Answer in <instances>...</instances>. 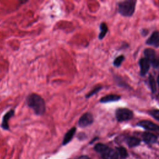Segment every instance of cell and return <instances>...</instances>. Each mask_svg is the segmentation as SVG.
<instances>
[{
  "label": "cell",
  "instance_id": "cell-19",
  "mask_svg": "<svg viewBox=\"0 0 159 159\" xmlns=\"http://www.w3.org/2000/svg\"><path fill=\"white\" fill-rule=\"evenodd\" d=\"M124 58H125V57L124 55H120V56H118L117 57H116L113 61L114 66H115L116 67L120 66L121 63H122V61L124 60Z\"/></svg>",
  "mask_w": 159,
  "mask_h": 159
},
{
  "label": "cell",
  "instance_id": "cell-24",
  "mask_svg": "<svg viewBox=\"0 0 159 159\" xmlns=\"http://www.w3.org/2000/svg\"><path fill=\"white\" fill-rule=\"evenodd\" d=\"M83 159H89L88 157H84Z\"/></svg>",
  "mask_w": 159,
  "mask_h": 159
},
{
  "label": "cell",
  "instance_id": "cell-7",
  "mask_svg": "<svg viewBox=\"0 0 159 159\" xmlns=\"http://www.w3.org/2000/svg\"><path fill=\"white\" fill-rule=\"evenodd\" d=\"M146 43L148 45H152L155 47H159V31H154L148 38Z\"/></svg>",
  "mask_w": 159,
  "mask_h": 159
},
{
  "label": "cell",
  "instance_id": "cell-6",
  "mask_svg": "<svg viewBox=\"0 0 159 159\" xmlns=\"http://www.w3.org/2000/svg\"><path fill=\"white\" fill-rule=\"evenodd\" d=\"M14 115V110L11 109L7 111L2 117V120L1 122V127L4 130H9V119Z\"/></svg>",
  "mask_w": 159,
  "mask_h": 159
},
{
  "label": "cell",
  "instance_id": "cell-13",
  "mask_svg": "<svg viewBox=\"0 0 159 159\" xmlns=\"http://www.w3.org/2000/svg\"><path fill=\"white\" fill-rule=\"evenodd\" d=\"M144 55L145 56V58L150 61V63L156 57L155 52L152 48H146L144 50Z\"/></svg>",
  "mask_w": 159,
  "mask_h": 159
},
{
  "label": "cell",
  "instance_id": "cell-18",
  "mask_svg": "<svg viewBox=\"0 0 159 159\" xmlns=\"http://www.w3.org/2000/svg\"><path fill=\"white\" fill-rule=\"evenodd\" d=\"M117 149V153L120 156V158H125L127 157L128 153L125 148H124L122 147H118Z\"/></svg>",
  "mask_w": 159,
  "mask_h": 159
},
{
  "label": "cell",
  "instance_id": "cell-21",
  "mask_svg": "<svg viewBox=\"0 0 159 159\" xmlns=\"http://www.w3.org/2000/svg\"><path fill=\"white\" fill-rule=\"evenodd\" d=\"M148 114L155 119L159 120V110L153 109L148 111Z\"/></svg>",
  "mask_w": 159,
  "mask_h": 159
},
{
  "label": "cell",
  "instance_id": "cell-4",
  "mask_svg": "<svg viewBox=\"0 0 159 159\" xmlns=\"http://www.w3.org/2000/svg\"><path fill=\"white\" fill-rule=\"evenodd\" d=\"M94 118L90 112L84 113L79 119L78 124L80 127H86L93 124Z\"/></svg>",
  "mask_w": 159,
  "mask_h": 159
},
{
  "label": "cell",
  "instance_id": "cell-8",
  "mask_svg": "<svg viewBox=\"0 0 159 159\" xmlns=\"http://www.w3.org/2000/svg\"><path fill=\"white\" fill-rule=\"evenodd\" d=\"M139 66L140 68V75L145 76L149 70L150 63L146 58H143L139 61Z\"/></svg>",
  "mask_w": 159,
  "mask_h": 159
},
{
  "label": "cell",
  "instance_id": "cell-15",
  "mask_svg": "<svg viewBox=\"0 0 159 159\" xmlns=\"http://www.w3.org/2000/svg\"><path fill=\"white\" fill-rule=\"evenodd\" d=\"M140 139L135 137H130L127 139V143L130 147L137 146L138 145L140 144Z\"/></svg>",
  "mask_w": 159,
  "mask_h": 159
},
{
  "label": "cell",
  "instance_id": "cell-3",
  "mask_svg": "<svg viewBox=\"0 0 159 159\" xmlns=\"http://www.w3.org/2000/svg\"><path fill=\"white\" fill-rule=\"evenodd\" d=\"M116 117L119 122L127 121L132 119L134 114L132 111L127 108H119L116 111Z\"/></svg>",
  "mask_w": 159,
  "mask_h": 159
},
{
  "label": "cell",
  "instance_id": "cell-12",
  "mask_svg": "<svg viewBox=\"0 0 159 159\" xmlns=\"http://www.w3.org/2000/svg\"><path fill=\"white\" fill-rule=\"evenodd\" d=\"M142 136L143 140L147 143H153L157 140V136L150 132H145Z\"/></svg>",
  "mask_w": 159,
  "mask_h": 159
},
{
  "label": "cell",
  "instance_id": "cell-11",
  "mask_svg": "<svg viewBox=\"0 0 159 159\" xmlns=\"http://www.w3.org/2000/svg\"><path fill=\"white\" fill-rule=\"evenodd\" d=\"M120 99V96L117 94H108L101 98L100 102L101 103H107L110 102L117 101Z\"/></svg>",
  "mask_w": 159,
  "mask_h": 159
},
{
  "label": "cell",
  "instance_id": "cell-17",
  "mask_svg": "<svg viewBox=\"0 0 159 159\" xmlns=\"http://www.w3.org/2000/svg\"><path fill=\"white\" fill-rule=\"evenodd\" d=\"M108 148V147L103 143H97L94 146V150L102 154L104 152H105Z\"/></svg>",
  "mask_w": 159,
  "mask_h": 159
},
{
  "label": "cell",
  "instance_id": "cell-2",
  "mask_svg": "<svg viewBox=\"0 0 159 159\" xmlns=\"http://www.w3.org/2000/svg\"><path fill=\"white\" fill-rule=\"evenodd\" d=\"M137 1L135 0H126L120 1L118 3L119 13L125 17H129L133 15L135 12Z\"/></svg>",
  "mask_w": 159,
  "mask_h": 159
},
{
  "label": "cell",
  "instance_id": "cell-5",
  "mask_svg": "<svg viewBox=\"0 0 159 159\" xmlns=\"http://www.w3.org/2000/svg\"><path fill=\"white\" fill-rule=\"evenodd\" d=\"M137 125L149 130H159V125L149 120H141L137 123Z\"/></svg>",
  "mask_w": 159,
  "mask_h": 159
},
{
  "label": "cell",
  "instance_id": "cell-20",
  "mask_svg": "<svg viewBox=\"0 0 159 159\" xmlns=\"http://www.w3.org/2000/svg\"><path fill=\"white\" fill-rule=\"evenodd\" d=\"M102 88V86H97V87L94 88V89H93L90 92H89V93L86 95V98H91L92 96H93V95H94L95 94H96L97 93H98Z\"/></svg>",
  "mask_w": 159,
  "mask_h": 159
},
{
  "label": "cell",
  "instance_id": "cell-1",
  "mask_svg": "<svg viewBox=\"0 0 159 159\" xmlns=\"http://www.w3.org/2000/svg\"><path fill=\"white\" fill-rule=\"evenodd\" d=\"M27 106L31 108L36 115L42 116L46 111V105L44 99L38 94L31 93L26 98Z\"/></svg>",
  "mask_w": 159,
  "mask_h": 159
},
{
  "label": "cell",
  "instance_id": "cell-10",
  "mask_svg": "<svg viewBox=\"0 0 159 159\" xmlns=\"http://www.w3.org/2000/svg\"><path fill=\"white\" fill-rule=\"evenodd\" d=\"M76 130V128L75 127H73L72 128H71L65 135L64 137H63V145H66L67 143H68L71 139H73L75 132Z\"/></svg>",
  "mask_w": 159,
  "mask_h": 159
},
{
  "label": "cell",
  "instance_id": "cell-14",
  "mask_svg": "<svg viewBox=\"0 0 159 159\" xmlns=\"http://www.w3.org/2000/svg\"><path fill=\"white\" fill-rule=\"evenodd\" d=\"M99 29H100V33L99 34L98 39L99 40H102L105 37L107 32H108V27L105 22H102L100 24Z\"/></svg>",
  "mask_w": 159,
  "mask_h": 159
},
{
  "label": "cell",
  "instance_id": "cell-16",
  "mask_svg": "<svg viewBox=\"0 0 159 159\" xmlns=\"http://www.w3.org/2000/svg\"><path fill=\"white\" fill-rule=\"evenodd\" d=\"M148 82H149V84H150V87L151 88L152 92L153 93H155L157 91V85H156V82L155 81V78L151 75L148 77Z\"/></svg>",
  "mask_w": 159,
  "mask_h": 159
},
{
  "label": "cell",
  "instance_id": "cell-22",
  "mask_svg": "<svg viewBox=\"0 0 159 159\" xmlns=\"http://www.w3.org/2000/svg\"><path fill=\"white\" fill-rule=\"evenodd\" d=\"M152 66L156 68H159V57H155V58L151 62Z\"/></svg>",
  "mask_w": 159,
  "mask_h": 159
},
{
  "label": "cell",
  "instance_id": "cell-9",
  "mask_svg": "<svg viewBox=\"0 0 159 159\" xmlns=\"http://www.w3.org/2000/svg\"><path fill=\"white\" fill-rule=\"evenodd\" d=\"M101 155L104 159H117L119 156L116 151L109 147Z\"/></svg>",
  "mask_w": 159,
  "mask_h": 159
},
{
  "label": "cell",
  "instance_id": "cell-23",
  "mask_svg": "<svg viewBox=\"0 0 159 159\" xmlns=\"http://www.w3.org/2000/svg\"><path fill=\"white\" fill-rule=\"evenodd\" d=\"M157 83H158V84H159V75H158V78H157Z\"/></svg>",
  "mask_w": 159,
  "mask_h": 159
}]
</instances>
